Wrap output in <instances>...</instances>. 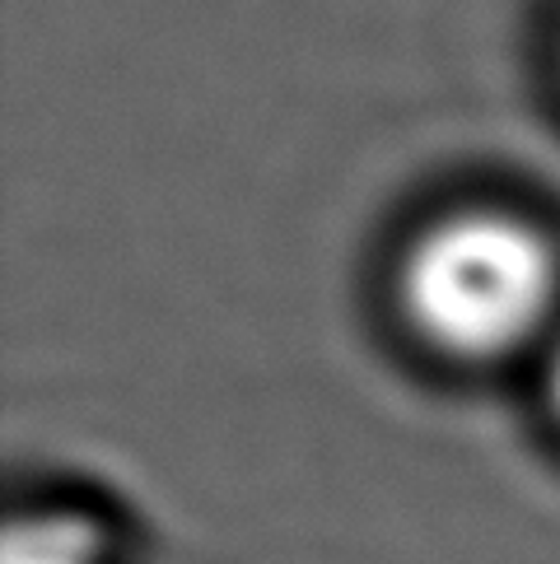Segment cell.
<instances>
[{
    "label": "cell",
    "mask_w": 560,
    "mask_h": 564,
    "mask_svg": "<svg viewBox=\"0 0 560 564\" xmlns=\"http://www.w3.org/2000/svg\"><path fill=\"white\" fill-rule=\"evenodd\" d=\"M560 261L528 219L463 210L416 238L402 261V308L430 346L495 359L547 327Z\"/></svg>",
    "instance_id": "obj_1"
},
{
    "label": "cell",
    "mask_w": 560,
    "mask_h": 564,
    "mask_svg": "<svg viewBox=\"0 0 560 564\" xmlns=\"http://www.w3.org/2000/svg\"><path fill=\"white\" fill-rule=\"evenodd\" d=\"M94 536L75 522H33V528H14L6 564H94Z\"/></svg>",
    "instance_id": "obj_2"
},
{
    "label": "cell",
    "mask_w": 560,
    "mask_h": 564,
    "mask_svg": "<svg viewBox=\"0 0 560 564\" xmlns=\"http://www.w3.org/2000/svg\"><path fill=\"white\" fill-rule=\"evenodd\" d=\"M551 401H556V415H560V346H556V359H551Z\"/></svg>",
    "instance_id": "obj_3"
}]
</instances>
